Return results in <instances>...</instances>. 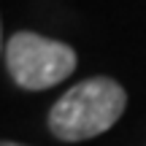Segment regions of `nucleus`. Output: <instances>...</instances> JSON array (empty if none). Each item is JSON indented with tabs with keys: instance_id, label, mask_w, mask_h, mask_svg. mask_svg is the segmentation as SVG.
<instances>
[{
	"instance_id": "7ed1b4c3",
	"label": "nucleus",
	"mask_w": 146,
	"mask_h": 146,
	"mask_svg": "<svg viewBox=\"0 0 146 146\" xmlns=\"http://www.w3.org/2000/svg\"><path fill=\"white\" fill-rule=\"evenodd\" d=\"M0 146H22V143H14V141H0Z\"/></svg>"
},
{
	"instance_id": "f257e3e1",
	"label": "nucleus",
	"mask_w": 146,
	"mask_h": 146,
	"mask_svg": "<svg viewBox=\"0 0 146 146\" xmlns=\"http://www.w3.org/2000/svg\"><path fill=\"white\" fill-rule=\"evenodd\" d=\"M127 95L114 78L95 76L70 87L54 103L49 127L60 141H87L111 130L125 114Z\"/></svg>"
},
{
	"instance_id": "20e7f679",
	"label": "nucleus",
	"mask_w": 146,
	"mask_h": 146,
	"mask_svg": "<svg viewBox=\"0 0 146 146\" xmlns=\"http://www.w3.org/2000/svg\"><path fill=\"white\" fill-rule=\"evenodd\" d=\"M0 46H3V38H0Z\"/></svg>"
},
{
	"instance_id": "f03ea898",
	"label": "nucleus",
	"mask_w": 146,
	"mask_h": 146,
	"mask_svg": "<svg viewBox=\"0 0 146 146\" xmlns=\"http://www.w3.org/2000/svg\"><path fill=\"white\" fill-rule=\"evenodd\" d=\"M5 62L19 87L38 92L70 76L76 68V52L68 43L35 33H16L5 46Z\"/></svg>"
}]
</instances>
